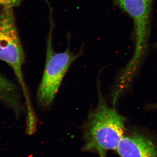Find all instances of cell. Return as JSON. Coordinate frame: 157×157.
Returning a JSON list of instances; mask_svg holds the SVG:
<instances>
[{"label":"cell","mask_w":157,"mask_h":157,"mask_svg":"<svg viewBox=\"0 0 157 157\" xmlns=\"http://www.w3.org/2000/svg\"><path fill=\"white\" fill-rule=\"evenodd\" d=\"M125 118L99 97L83 126L82 150L107 157L108 151L116 150L125 134Z\"/></svg>","instance_id":"obj_1"},{"label":"cell","mask_w":157,"mask_h":157,"mask_svg":"<svg viewBox=\"0 0 157 157\" xmlns=\"http://www.w3.org/2000/svg\"><path fill=\"white\" fill-rule=\"evenodd\" d=\"M51 9L49 7L50 30L46 43L45 68L37 93V101L43 107L52 105L68 69L82 53L81 51L77 54L73 53L69 46L63 52L55 51L52 44L54 24Z\"/></svg>","instance_id":"obj_2"},{"label":"cell","mask_w":157,"mask_h":157,"mask_svg":"<svg viewBox=\"0 0 157 157\" xmlns=\"http://www.w3.org/2000/svg\"><path fill=\"white\" fill-rule=\"evenodd\" d=\"M13 9L3 7L0 12V60L8 64L16 76L20 77L23 75L25 56Z\"/></svg>","instance_id":"obj_3"},{"label":"cell","mask_w":157,"mask_h":157,"mask_svg":"<svg viewBox=\"0 0 157 157\" xmlns=\"http://www.w3.org/2000/svg\"><path fill=\"white\" fill-rule=\"evenodd\" d=\"M133 20L135 25L136 48L132 63L141 56L148 36L149 18L152 0H114Z\"/></svg>","instance_id":"obj_4"},{"label":"cell","mask_w":157,"mask_h":157,"mask_svg":"<svg viewBox=\"0 0 157 157\" xmlns=\"http://www.w3.org/2000/svg\"><path fill=\"white\" fill-rule=\"evenodd\" d=\"M116 151L120 157H157V141L137 131L125 133Z\"/></svg>","instance_id":"obj_5"},{"label":"cell","mask_w":157,"mask_h":157,"mask_svg":"<svg viewBox=\"0 0 157 157\" xmlns=\"http://www.w3.org/2000/svg\"><path fill=\"white\" fill-rule=\"evenodd\" d=\"M0 100L7 104L19 116L24 111L18 88L10 80L0 74Z\"/></svg>","instance_id":"obj_6"},{"label":"cell","mask_w":157,"mask_h":157,"mask_svg":"<svg viewBox=\"0 0 157 157\" xmlns=\"http://www.w3.org/2000/svg\"><path fill=\"white\" fill-rule=\"evenodd\" d=\"M21 0H0V7L14 8L20 5Z\"/></svg>","instance_id":"obj_7"}]
</instances>
